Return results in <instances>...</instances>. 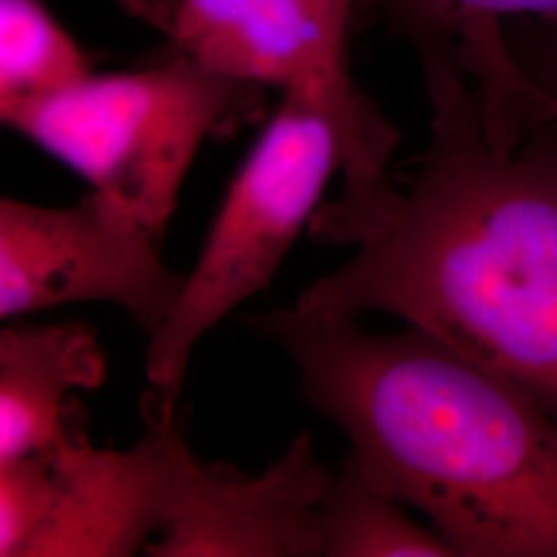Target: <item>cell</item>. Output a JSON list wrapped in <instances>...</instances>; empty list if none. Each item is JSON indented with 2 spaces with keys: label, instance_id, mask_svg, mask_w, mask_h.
<instances>
[{
  "label": "cell",
  "instance_id": "1",
  "mask_svg": "<svg viewBox=\"0 0 557 557\" xmlns=\"http://www.w3.org/2000/svg\"><path fill=\"white\" fill-rule=\"evenodd\" d=\"M432 139L407 193L386 170H345L308 234L356 246L304 287L322 319L386 312L512 380L557 416V116L504 151L455 69L423 71Z\"/></svg>",
  "mask_w": 557,
  "mask_h": 557
},
{
  "label": "cell",
  "instance_id": "2",
  "mask_svg": "<svg viewBox=\"0 0 557 557\" xmlns=\"http://www.w3.org/2000/svg\"><path fill=\"white\" fill-rule=\"evenodd\" d=\"M294 361L304 400L382 492L457 557H557V416L512 380L407 324L277 308L252 319Z\"/></svg>",
  "mask_w": 557,
  "mask_h": 557
},
{
  "label": "cell",
  "instance_id": "3",
  "mask_svg": "<svg viewBox=\"0 0 557 557\" xmlns=\"http://www.w3.org/2000/svg\"><path fill=\"white\" fill-rule=\"evenodd\" d=\"M398 140L400 133L349 71L283 89L277 112L223 197L174 310L151 335L145 416L176 413L197 343L271 283L310 227L331 178L347 168L386 170Z\"/></svg>",
  "mask_w": 557,
  "mask_h": 557
},
{
  "label": "cell",
  "instance_id": "4",
  "mask_svg": "<svg viewBox=\"0 0 557 557\" xmlns=\"http://www.w3.org/2000/svg\"><path fill=\"white\" fill-rule=\"evenodd\" d=\"M260 101L262 85L174 54L143 71L91 73L0 119L161 236L202 143L234 133Z\"/></svg>",
  "mask_w": 557,
  "mask_h": 557
},
{
  "label": "cell",
  "instance_id": "5",
  "mask_svg": "<svg viewBox=\"0 0 557 557\" xmlns=\"http://www.w3.org/2000/svg\"><path fill=\"white\" fill-rule=\"evenodd\" d=\"M160 234L89 190L69 207L0 200V317L66 304L122 308L151 337L184 278L160 252Z\"/></svg>",
  "mask_w": 557,
  "mask_h": 557
},
{
  "label": "cell",
  "instance_id": "6",
  "mask_svg": "<svg viewBox=\"0 0 557 557\" xmlns=\"http://www.w3.org/2000/svg\"><path fill=\"white\" fill-rule=\"evenodd\" d=\"M333 475L317 457L310 432L259 475L190 455L172 517L145 556H322L320 508Z\"/></svg>",
  "mask_w": 557,
  "mask_h": 557
},
{
  "label": "cell",
  "instance_id": "7",
  "mask_svg": "<svg viewBox=\"0 0 557 557\" xmlns=\"http://www.w3.org/2000/svg\"><path fill=\"white\" fill-rule=\"evenodd\" d=\"M145 418L147 430L128 450L96 448L77 428L48 453L57 504L27 557L137 556L160 537L193 453L176 413Z\"/></svg>",
  "mask_w": 557,
  "mask_h": 557
},
{
  "label": "cell",
  "instance_id": "8",
  "mask_svg": "<svg viewBox=\"0 0 557 557\" xmlns=\"http://www.w3.org/2000/svg\"><path fill=\"white\" fill-rule=\"evenodd\" d=\"M358 0H184L174 54L281 91L349 71L347 34Z\"/></svg>",
  "mask_w": 557,
  "mask_h": 557
},
{
  "label": "cell",
  "instance_id": "9",
  "mask_svg": "<svg viewBox=\"0 0 557 557\" xmlns=\"http://www.w3.org/2000/svg\"><path fill=\"white\" fill-rule=\"evenodd\" d=\"M391 32L413 44L423 71L457 69L481 98V116L498 149H512L557 106L520 75L504 44V21H557V0H358Z\"/></svg>",
  "mask_w": 557,
  "mask_h": 557
},
{
  "label": "cell",
  "instance_id": "10",
  "mask_svg": "<svg viewBox=\"0 0 557 557\" xmlns=\"http://www.w3.org/2000/svg\"><path fill=\"white\" fill-rule=\"evenodd\" d=\"M108 359L79 322L17 324L0 333V462L52 453L77 425L75 391H94Z\"/></svg>",
  "mask_w": 557,
  "mask_h": 557
},
{
  "label": "cell",
  "instance_id": "11",
  "mask_svg": "<svg viewBox=\"0 0 557 557\" xmlns=\"http://www.w3.org/2000/svg\"><path fill=\"white\" fill-rule=\"evenodd\" d=\"M324 557H457L434 529L405 515L398 499L382 492L345 458L320 508Z\"/></svg>",
  "mask_w": 557,
  "mask_h": 557
},
{
  "label": "cell",
  "instance_id": "12",
  "mask_svg": "<svg viewBox=\"0 0 557 557\" xmlns=\"http://www.w3.org/2000/svg\"><path fill=\"white\" fill-rule=\"evenodd\" d=\"M94 73L44 0H0V110L59 94Z\"/></svg>",
  "mask_w": 557,
  "mask_h": 557
},
{
  "label": "cell",
  "instance_id": "13",
  "mask_svg": "<svg viewBox=\"0 0 557 557\" xmlns=\"http://www.w3.org/2000/svg\"><path fill=\"white\" fill-rule=\"evenodd\" d=\"M57 478L48 453L0 462V557H27L54 512Z\"/></svg>",
  "mask_w": 557,
  "mask_h": 557
},
{
  "label": "cell",
  "instance_id": "14",
  "mask_svg": "<svg viewBox=\"0 0 557 557\" xmlns=\"http://www.w3.org/2000/svg\"><path fill=\"white\" fill-rule=\"evenodd\" d=\"M504 44L520 75L557 106V21H504Z\"/></svg>",
  "mask_w": 557,
  "mask_h": 557
},
{
  "label": "cell",
  "instance_id": "15",
  "mask_svg": "<svg viewBox=\"0 0 557 557\" xmlns=\"http://www.w3.org/2000/svg\"><path fill=\"white\" fill-rule=\"evenodd\" d=\"M119 2L128 15L149 23L168 38L174 36V29L178 25L180 13L184 7V0H119Z\"/></svg>",
  "mask_w": 557,
  "mask_h": 557
}]
</instances>
